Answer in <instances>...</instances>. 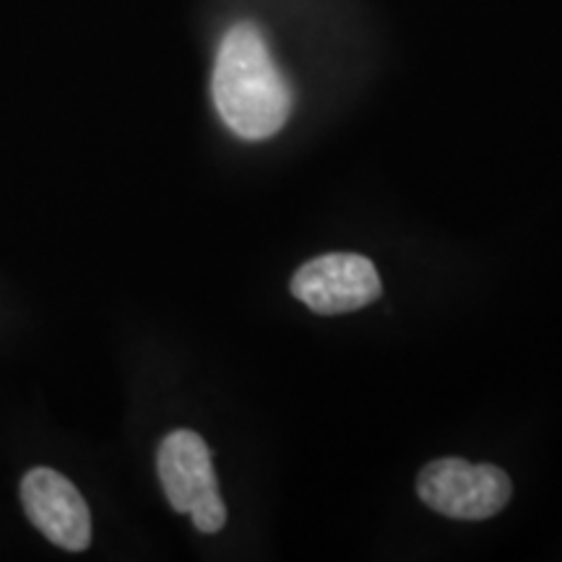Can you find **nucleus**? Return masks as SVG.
Returning a JSON list of instances; mask_svg holds the SVG:
<instances>
[{
  "instance_id": "1",
  "label": "nucleus",
  "mask_w": 562,
  "mask_h": 562,
  "mask_svg": "<svg viewBox=\"0 0 562 562\" xmlns=\"http://www.w3.org/2000/svg\"><path fill=\"white\" fill-rule=\"evenodd\" d=\"M211 97L224 125L245 140L277 136L290 121L292 87L252 21H240L224 34L211 76Z\"/></svg>"
},
{
  "instance_id": "4",
  "label": "nucleus",
  "mask_w": 562,
  "mask_h": 562,
  "mask_svg": "<svg viewBox=\"0 0 562 562\" xmlns=\"http://www.w3.org/2000/svg\"><path fill=\"white\" fill-rule=\"evenodd\" d=\"M290 290L318 315H341L381 297V273L360 252H328L302 263Z\"/></svg>"
},
{
  "instance_id": "5",
  "label": "nucleus",
  "mask_w": 562,
  "mask_h": 562,
  "mask_svg": "<svg viewBox=\"0 0 562 562\" xmlns=\"http://www.w3.org/2000/svg\"><path fill=\"white\" fill-rule=\"evenodd\" d=\"M21 503L26 516L53 544L68 552H83L91 544L89 505L74 482L40 467L21 480Z\"/></svg>"
},
{
  "instance_id": "2",
  "label": "nucleus",
  "mask_w": 562,
  "mask_h": 562,
  "mask_svg": "<svg viewBox=\"0 0 562 562\" xmlns=\"http://www.w3.org/2000/svg\"><path fill=\"white\" fill-rule=\"evenodd\" d=\"M159 482L178 513H188L195 529L216 533L227 524V505L220 495L206 440L193 430H175L157 453Z\"/></svg>"
},
{
  "instance_id": "3",
  "label": "nucleus",
  "mask_w": 562,
  "mask_h": 562,
  "mask_svg": "<svg viewBox=\"0 0 562 562\" xmlns=\"http://www.w3.org/2000/svg\"><path fill=\"white\" fill-rule=\"evenodd\" d=\"M419 501L459 521H484L497 516L513 495L510 476L495 463L438 459L422 467L417 476Z\"/></svg>"
}]
</instances>
